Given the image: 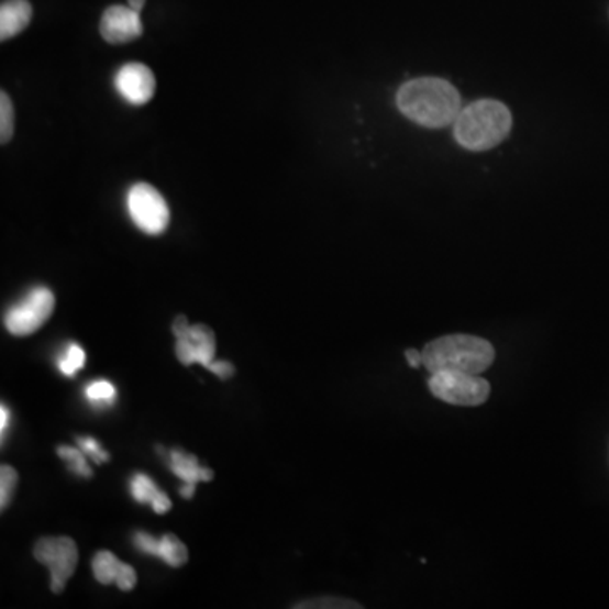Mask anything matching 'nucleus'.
I'll return each mask as SVG.
<instances>
[{"mask_svg": "<svg viewBox=\"0 0 609 609\" xmlns=\"http://www.w3.org/2000/svg\"><path fill=\"white\" fill-rule=\"evenodd\" d=\"M397 103L405 118L430 129L454 124L463 111L459 92L442 78L407 81L398 90Z\"/></svg>", "mask_w": 609, "mask_h": 609, "instance_id": "1", "label": "nucleus"}, {"mask_svg": "<svg viewBox=\"0 0 609 609\" xmlns=\"http://www.w3.org/2000/svg\"><path fill=\"white\" fill-rule=\"evenodd\" d=\"M491 342L469 334H452L435 339L423 347V366L430 375L442 372L481 375L495 361Z\"/></svg>", "mask_w": 609, "mask_h": 609, "instance_id": "2", "label": "nucleus"}, {"mask_svg": "<svg viewBox=\"0 0 609 609\" xmlns=\"http://www.w3.org/2000/svg\"><path fill=\"white\" fill-rule=\"evenodd\" d=\"M511 112L498 100L483 99L463 109L454 122V136L469 151H488L507 140Z\"/></svg>", "mask_w": 609, "mask_h": 609, "instance_id": "3", "label": "nucleus"}, {"mask_svg": "<svg viewBox=\"0 0 609 609\" xmlns=\"http://www.w3.org/2000/svg\"><path fill=\"white\" fill-rule=\"evenodd\" d=\"M429 388L433 397L459 407H477L488 401L491 386L479 375L442 372L430 376Z\"/></svg>", "mask_w": 609, "mask_h": 609, "instance_id": "4", "label": "nucleus"}, {"mask_svg": "<svg viewBox=\"0 0 609 609\" xmlns=\"http://www.w3.org/2000/svg\"><path fill=\"white\" fill-rule=\"evenodd\" d=\"M55 310V295L49 288L36 287L18 303L12 304L4 317V325L12 335L26 337L40 331Z\"/></svg>", "mask_w": 609, "mask_h": 609, "instance_id": "5", "label": "nucleus"}, {"mask_svg": "<svg viewBox=\"0 0 609 609\" xmlns=\"http://www.w3.org/2000/svg\"><path fill=\"white\" fill-rule=\"evenodd\" d=\"M128 213L131 221L147 235H159L168 229L169 212L165 197L147 184H136L128 191Z\"/></svg>", "mask_w": 609, "mask_h": 609, "instance_id": "6", "label": "nucleus"}, {"mask_svg": "<svg viewBox=\"0 0 609 609\" xmlns=\"http://www.w3.org/2000/svg\"><path fill=\"white\" fill-rule=\"evenodd\" d=\"M33 555L46 565L52 574V591H65L68 579L74 576L78 564V547L70 536H46L34 545Z\"/></svg>", "mask_w": 609, "mask_h": 609, "instance_id": "7", "label": "nucleus"}, {"mask_svg": "<svg viewBox=\"0 0 609 609\" xmlns=\"http://www.w3.org/2000/svg\"><path fill=\"white\" fill-rule=\"evenodd\" d=\"M173 334L177 337V356L184 366L202 364L210 369L215 357V335L207 325H190L187 317H177L173 322Z\"/></svg>", "mask_w": 609, "mask_h": 609, "instance_id": "8", "label": "nucleus"}, {"mask_svg": "<svg viewBox=\"0 0 609 609\" xmlns=\"http://www.w3.org/2000/svg\"><path fill=\"white\" fill-rule=\"evenodd\" d=\"M115 90L131 106H144L156 92V78L143 63H128L114 77Z\"/></svg>", "mask_w": 609, "mask_h": 609, "instance_id": "9", "label": "nucleus"}, {"mask_svg": "<svg viewBox=\"0 0 609 609\" xmlns=\"http://www.w3.org/2000/svg\"><path fill=\"white\" fill-rule=\"evenodd\" d=\"M100 34L111 45H124L143 34L140 12L125 5H112L103 12Z\"/></svg>", "mask_w": 609, "mask_h": 609, "instance_id": "10", "label": "nucleus"}, {"mask_svg": "<svg viewBox=\"0 0 609 609\" xmlns=\"http://www.w3.org/2000/svg\"><path fill=\"white\" fill-rule=\"evenodd\" d=\"M33 18L27 0H5L0 5V40L8 41L26 30Z\"/></svg>", "mask_w": 609, "mask_h": 609, "instance_id": "11", "label": "nucleus"}, {"mask_svg": "<svg viewBox=\"0 0 609 609\" xmlns=\"http://www.w3.org/2000/svg\"><path fill=\"white\" fill-rule=\"evenodd\" d=\"M169 459H171L173 473L177 474L181 481H185V485L197 486V483H209L213 479L212 470L200 467L195 455L181 451H171Z\"/></svg>", "mask_w": 609, "mask_h": 609, "instance_id": "12", "label": "nucleus"}, {"mask_svg": "<svg viewBox=\"0 0 609 609\" xmlns=\"http://www.w3.org/2000/svg\"><path fill=\"white\" fill-rule=\"evenodd\" d=\"M158 557L165 561L169 567H184L188 562V549L177 535L166 533L159 539Z\"/></svg>", "mask_w": 609, "mask_h": 609, "instance_id": "13", "label": "nucleus"}, {"mask_svg": "<svg viewBox=\"0 0 609 609\" xmlns=\"http://www.w3.org/2000/svg\"><path fill=\"white\" fill-rule=\"evenodd\" d=\"M124 562L119 561L112 552L102 551L93 557L92 571L100 584H115Z\"/></svg>", "mask_w": 609, "mask_h": 609, "instance_id": "14", "label": "nucleus"}, {"mask_svg": "<svg viewBox=\"0 0 609 609\" xmlns=\"http://www.w3.org/2000/svg\"><path fill=\"white\" fill-rule=\"evenodd\" d=\"M131 492H133V498L136 499L137 503L153 505L155 499L158 498L159 492H162V489L146 474H136L131 479Z\"/></svg>", "mask_w": 609, "mask_h": 609, "instance_id": "15", "label": "nucleus"}, {"mask_svg": "<svg viewBox=\"0 0 609 609\" xmlns=\"http://www.w3.org/2000/svg\"><path fill=\"white\" fill-rule=\"evenodd\" d=\"M85 397L93 405H112L118 397V389L112 383L100 379V381L90 383L85 388Z\"/></svg>", "mask_w": 609, "mask_h": 609, "instance_id": "16", "label": "nucleus"}, {"mask_svg": "<svg viewBox=\"0 0 609 609\" xmlns=\"http://www.w3.org/2000/svg\"><path fill=\"white\" fill-rule=\"evenodd\" d=\"M14 134V107L8 93H0V143L8 144Z\"/></svg>", "mask_w": 609, "mask_h": 609, "instance_id": "17", "label": "nucleus"}, {"mask_svg": "<svg viewBox=\"0 0 609 609\" xmlns=\"http://www.w3.org/2000/svg\"><path fill=\"white\" fill-rule=\"evenodd\" d=\"M59 459H65L70 466V469L75 474L81 477H92V469H90L89 464H87V455L84 454V451H77L74 447H67V445H62L58 447Z\"/></svg>", "mask_w": 609, "mask_h": 609, "instance_id": "18", "label": "nucleus"}, {"mask_svg": "<svg viewBox=\"0 0 609 609\" xmlns=\"http://www.w3.org/2000/svg\"><path fill=\"white\" fill-rule=\"evenodd\" d=\"M85 359H87V356H85V351L81 350L80 345L71 344L67 353L63 354L62 359H59V372L65 376H75L85 366Z\"/></svg>", "mask_w": 609, "mask_h": 609, "instance_id": "19", "label": "nucleus"}, {"mask_svg": "<svg viewBox=\"0 0 609 609\" xmlns=\"http://www.w3.org/2000/svg\"><path fill=\"white\" fill-rule=\"evenodd\" d=\"M18 473L14 467L4 464L0 469V508L2 511L11 503L12 495H14L15 486H18Z\"/></svg>", "mask_w": 609, "mask_h": 609, "instance_id": "20", "label": "nucleus"}, {"mask_svg": "<svg viewBox=\"0 0 609 609\" xmlns=\"http://www.w3.org/2000/svg\"><path fill=\"white\" fill-rule=\"evenodd\" d=\"M78 445L87 457L93 461V463L102 464L111 459L109 452L103 451L102 445L92 438H78Z\"/></svg>", "mask_w": 609, "mask_h": 609, "instance_id": "21", "label": "nucleus"}, {"mask_svg": "<svg viewBox=\"0 0 609 609\" xmlns=\"http://www.w3.org/2000/svg\"><path fill=\"white\" fill-rule=\"evenodd\" d=\"M297 608H363V606L357 605V602L354 601H347V599H339V598H320L315 599V601H304L303 605H298Z\"/></svg>", "mask_w": 609, "mask_h": 609, "instance_id": "22", "label": "nucleus"}, {"mask_svg": "<svg viewBox=\"0 0 609 609\" xmlns=\"http://www.w3.org/2000/svg\"><path fill=\"white\" fill-rule=\"evenodd\" d=\"M134 543L136 547L140 549L144 554L155 555L158 557L159 554V539L150 535V533L140 532L134 536Z\"/></svg>", "mask_w": 609, "mask_h": 609, "instance_id": "23", "label": "nucleus"}, {"mask_svg": "<svg viewBox=\"0 0 609 609\" xmlns=\"http://www.w3.org/2000/svg\"><path fill=\"white\" fill-rule=\"evenodd\" d=\"M136 583L137 574L136 571H134V567H131V565L128 564H122L121 573H119L118 580H115L119 589H121V591H133Z\"/></svg>", "mask_w": 609, "mask_h": 609, "instance_id": "24", "label": "nucleus"}, {"mask_svg": "<svg viewBox=\"0 0 609 609\" xmlns=\"http://www.w3.org/2000/svg\"><path fill=\"white\" fill-rule=\"evenodd\" d=\"M210 372H212L217 378L229 379L231 376H234L235 369L228 361H217V363H213L212 367H210Z\"/></svg>", "mask_w": 609, "mask_h": 609, "instance_id": "25", "label": "nucleus"}, {"mask_svg": "<svg viewBox=\"0 0 609 609\" xmlns=\"http://www.w3.org/2000/svg\"><path fill=\"white\" fill-rule=\"evenodd\" d=\"M155 513L165 514L171 510V499L166 496V492H159L158 498L155 499V503L151 505Z\"/></svg>", "mask_w": 609, "mask_h": 609, "instance_id": "26", "label": "nucleus"}, {"mask_svg": "<svg viewBox=\"0 0 609 609\" xmlns=\"http://www.w3.org/2000/svg\"><path fill=\"white\" fill-rule=\"evenodd\" d=\"M405 357H407L408 366L413 367V369H419L423 364L422 353H419L417 350L405 351Z\"/></svg>", "mask_w": 609, "mask_h": 609, "instance_id": "27", "label": "nucleus"}, {"mask_svg": "<svg viewBox=\"0 0 609 609\" xmlns=\"http://www.w3.org/2000/svg\"><path fill=\"white\" fill-rule=\"evenodd\" d=\"M9 417H11V413H9L8 407L2 405V408H0V432H2V439H4L5 430H8Z\"/></svg>", "mask_w": 609, "mask_h": 609, "instance_id": "28", "label": "nucleus"}, {"mask_svg": "<svg viewBox=\"0 0 609 609\" xmlns=\"http://www.w3.org/2000/svg\"><path fill=\"white\" fill-rule=\"evenodd\" d=\"M129 8L134 9L136 12H141L146 4V0H128Z\"/></svg>", "mask_w": 609, "mask_h": 609, "instance_id": "29", "label": "nucleus"}, {"mask_svg": "<svg viewBox=\"0 0 609 609\" xmlns=\"http://www.w3.org/2000/svg\"><path fill=\"white\" fill-rule=\"evenodd\" d=\"M195 488H197V486L185 485L184 488L180 489V495L184 496V498L190 499L191 496H193Z\"/></svg>", "mask_w": 609, "mask_h": 609, "instance_id": "30", "label": "nucleus"}]
</instances>
